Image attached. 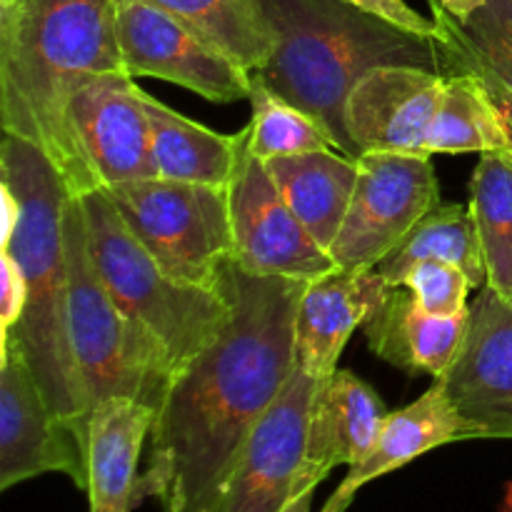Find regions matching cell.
I'll use <instances>...</instances> for the list:
<instances>
[{"label": "cell", "instance_id": "cell-1", "mask_svg": "<svg viewBox=\"0 0 512 512\" xmlns=\"http://www.w3.org/2000/svg\"><path fill=\"white\" fill-rule=\"evenodd\" d=\"M308 280L255 275L225 260L230 318L170 378L155 408L140 495L165 512H210L250 433L295 373V315Z\"/></svg>", "mask_w": 512, "mask_h": 512}, {"label": "cell", "instance_id": "cell-2", "mask_svg": "<svg viewBox=\"0 0 512 512\" xmlns=\"http://www.w3.org/2000/svg\"><path fill=\"white\" fill-rule=\"evenodd\" d=\"M115 0L0 3V123L43 150L73 198L88 193L68 128L70 98L88 80L120 73Z\"/></svg>", "mask_w": 512, "mask_h": 512}, {"label": "cell", "instance_id": "cell-3", "mask_svg": "<svg viewBox=\"0 0 512 512\" xmlns=\"http://www.w3.org/2000/svg\"><path fill=\"white\" fill-rule=\"evenodd\" d=\"M275 33V50L253 70L273 93L313 115L330 143L360 158L348 130L355 85L383 65L443 70L438 40L410 33L345 0H260Z\"/></svg>", "mask_w": 512, "mask_h": 512}, {"label": "cell", "instance_id": "cell-4", "mask_svg": "<svg viewBox=\"0 0 512 512\" xmlns=\"http://www.w3.org/2000/svg\"><path fill=\"white\" fill-rule=\"evenodd\" d=\"M0 180L20 203L18 225L0 250L13 255L25 278V310L5 340L23 353L50 408L88 445L90 420L68 338L63 215L73 195L43 150L10 133L0 143Z\"/></svg>", "mask_w": 512, "mask_h": 512}, {"label": "cell", "instance_id": "cell-5", "mask_svg": "<svg viewBox=\"0 0 512 512\" xmlns=\"http://www.w3.org/2000/svg\"><path fill=\"white\" fill-rule=\"evenodd\" d=\"M68 273V338L85 418L108 398H133L158 408L173 370L160 345L120 308L100 280L80 198L63 215Z\"/></svg>", "mask_w": 512, "mask_h": 512}, {"label": "cell", "instance_id": "cell-6", "mask_svg": "<svg viewBox=\"0 0 512 512\" xmlns=\"http://www.w3.org/2000/svg\"><path fill=\"white\" fill-rule=\"evenodd\" d=\"M80 205L100 280L115 303L160 345L175 375L228 323V295L220 285L208 290L173 278L130 233L105 190L83 195Z\"/></svg>", "mask_w": 512, "mask_h": 512}, {"label": "cell", "instance_id": "cell-7", "mask_svg": "<svg viewBox=\"0 0 512 512\" xmlns=\"http://www.w3.org/2000/svg\"><path fill=\"white\" fill-rule=\"evenodd\" d=\"M130 233L173 278L218 290L233 255L228 190L143 178L105 188Z\"/></svg>", "mask_w": 512, "mask_h": 512}, {"label": "cell", "instance_id": "cell-8", "mask_svg": "<svg viewBox=\"0 0 512 512\" xmlns=\"http://www.w3.org/2000/svg\"><path fill=\"white\" fill-rule=\"evenodd\" d=\"M433 155L363 153L348 215L330 248L335 268L375 270L440 205Z\"/></svg>", "mask_w": 512, "mask_h": 512}, {"label": "cell", "instance_id": "cell-9", "mask_svg": "<svg viewBox=\"0 0 512 512\" xmlns=\"http://www.w3.org/2000/svg\"><path fill=\"white\" fill-rule=\"evenodd\" d=\"M115 28L133 78L168 80L218 105L250 98V70L175 15L143 0H115Z\"/></svg>", "mask_w": 512, "mask_h": 512}, {"label": "cell", "instance_id": "cell-10", "mask_svg": "<svg viewBox=\"0 0 512 512\" xmlns=\"http://www.w3.org/2000/svg\"><path fill=\"white\" fill-rule=\"evenodd\" d=\"M225 190L233 230L230 260L235 265L255 275L308 283L335 270L328 250L320 248L318 240L285 203L268 165L250 153L248 138Z\"/></svg>", "mask_w": 512, "mask_h": 512}, {"label": "cell", "instance_id": "cell-11", "mask_svg": "<svg viewBox=\"0 0 512 512\" xmlns=\"http://www.w3.org/2000/svg\"><path fill=\"white\" fill-rule=\"evenodd\" d=\"M45 473H63L88 490V445L50 408L10 340L0 345V490Z\"/></svg>", "mask_w": 512, "mask_h": 512}, {"label": "cell", "instance_id": "cell-12", "mask_svg": "<svg viewBox=\"0 0 512 512\" xmlns=\"http://www.w3.org/2000/svg\"><path fill=\"white\" fill-rule=\"evenodd\" d=\"M320 383L295 368L250 433L210 512H283L298 498L310 405Z\"/></svg>", "mask_w": 512, "mask_h": 512}, {"label": "cell", "instance_id": "cell-13", "mask_svg": "<svg viewBox=\"0 0 512 512\" xmlns=\"http://www.w3.org/2000/svg\"><path fill=\"white\" fill-rule=\"evenodd\" d=\"M68 128L88 193L155 178L143 88L125 70L95 75L70 98Z\"/></svg>", "mask_w": 512, "mask_h": 512}, {"label": "cell", "instance_id": "cell-14", "mask_svg": "<svg viewBox=\"0 0 512 512\" xmlns=\"http://www.w3.org/2000/svg\"><path fill=\"white\" fill-rule=\"evenodd\" d=\"M438 380L475 438L512 440V300L488 285L480 290L463 345Z\"/></svg>", "mask_w": 512, "mask_h": 512}, {"label": "cell", "instance_id": "cell-15", "mask_svg": "<svg viewBox=\"0 0 512 512\" xmlns=\"http://www.w3.org/2000/svg\"><path fill=\"white\" fill-rule=\"evenodd\" d=\"M443 88L445 73L418 65L370 70L348 98V130L358 153L428 155Z\"/></svg>", "mask_w": 512, "mask_h": 512}, {"label": "cell", "instance_id": "cell-16", "mask_svg": "<svg viewBox=\"0 0 512 512\" xmlns=\"http://www.w3.org/2000/svg\"><path fill=\"white\" fill-rule=\"evenodd\" d=\"M388 405L353 370H335L318 385L310 405L300 495L315 490L338 465L368 458L388 418Z\"/></svg>", "mask_w": 512, "mask_h": 512}, {"label": "cell", "instance_id": "cell-17", "mask_svg": "<svg viewBox=\"0 0 512 512\" xmlns=\"http://www.w3.org/2000/svg\"><path fill=\"white\" fill-rule=\"evenodd\" d=\"M378 270L335 268L303 290L295 315V363L325 380L338 370L350 335L370 320L388 295Z\"/></svg>", "mask_w": 512, "mask_h": 512}, {"label": "cell", "instance_id": "cell-18", "mask_svg": "<svg viewBox=\"0 0 512 512\" xmlns=\"http://www.w3.org/2000/svg\"><path fill=\"white\" fill-rule=\"evenodd\" d=\"M473 438L475 430L455 408L443 380H435L415 403L388 413L378 443L373 445L368 458L348 470L343 483L335 488L320 512H345L363 485L413 463L415 458L440 445Z\"/></svg>", "mask_w": 512, "mask_h": 512}, {"label": "cell", "instance_id": "cell-19", "mask_svg": "<svg viewBox=\"0 0 512 512\" xmlns=\"http://www.w3.org/2000/svg\"><path fill=\"white\" fill-rule=\"evenodd\" d=\"M155 408L133 398H108L88 423L90 512H133L140 495V455Z\"/></svg>", "mask_w": 512, "mask_h": 512}, {"label": "cell", "instance_id": "cell-20", "mask_svg": "<svg viewBox=\"0 0 512 512\" xmlns=\"http://www.w3.org/2000/svg\"><path fill=\"white\" fill-rule=\"evenodd\" d=\"M468 315L470 310L450 318L428 315L408 290L390 288L380 308L363 325V333L368 348L380 360L408 375L428 373L438 380L448 373L463 345Z\"/></svg>", "mask_w": 512, "mask_h": 512}, {"label": "cell", "instance_id": "cell-21", "mask_svg": "<svg viewBox=\"0 0 512 512\" xmlns=\"http://www.w3.org/2000/svg\"><path fill=\"white\" fill-rule=\"evenodd\" d=\"M143 105L150 120V153H153L155 178L228 188L238 168L248 128L233 135L215 133L170 105L160 103L145 90Z\"/></svg>", "mask_w": 512, "mask_h": 512}, {"label": "cell", "instance_id": "cell-22", "mask_svg": "<svg viewBox=\"0 0 512 512\" xmlns=\"http://www.w3.org/2000/svg\"><path fill=\"white\" fill-rule=\"evenodd\" d=\"M265 165L290 210L320 248L330 253L353 200L358 158H348L333 148L275 158Z\"/></svg>", "mask_w": 512, "mask_h": 512}, {"label": "cell", "instance_id": "cell-23", "mask_svg": "<svg viewBox=\"0 0 512 512\" xmlns=\"http://www.w3.org/2000/svg\"><path fill=\"white\" fill-rule=\"evenodd\" d=\"M425 260L455 265L468 275L475 290L485 288L488 270H485L483 248H480L470 205H435L375 270L388 288H400V278L405 275V270L425 263Z\"/></svg>", "mask_w": 512, "mask_h": 512}, {"label": "cell", "instance_id": "cell-24", "mask_svg": "<svg viewBox=\"0 0 512 512\" xmlns=\"http://www.w3.org/2000/svg\"><path fill=\"white\" fill-rule=\"evenodd\" d=\"M428 5L445 75L485 70L512 83V0H485L465 23L455 20L440 0H428Z\"/></svg>", "mask_w": 512, "mask_h": 512}, {"label": "cell", "instance_id": "cell-25", "mask_svg": "<svg viewBox=\"0 0 512 512\" xmlns=\"http://www.w3.org/2000/svg\"><path fill=\"white\" fill-rule=\"evenodd\" d=\"M183 20L188 28L238 60L258 70L275 50V33L260 0H143Z\"/></svg>", "mask_w": 512, "mask_h": 512}, {"label": "cell", "instance_id": "cell-26", "mask_svg": "<svg viewBox=\"0 0 512 512\" xmlns=\"http://www.w3.org/2000/svg\"><path fill=\"white\" fill-rule=\"evenodd\" d=\"M428 155L508 153L503 123L488 90L475 73L445 75L443 98L430 125Z\"/></svg>", "mask_w": 512, "mask_h": 512}, {"label": "cell", "instance_id": "cell-27", "mask_svg": "<svg viewBox=\"0 0 512 512\" xmlns=\"http://www.w3.org/2000/svg\"><path fill=\"white\" fill-rule=\"evenodd\" d=\"M470 213L483 248L488 288L512 300V155L480 153L470 180Z\"/></svg>", "mask_w": 512, "mask_h": 512}, {"label": "cell", "instance_id": "cell-28", "mask_svg": "<svg viewBox=\"0 0 512 512\" xmlns=\"http://www.w3.org/2000/svg\"><path fill=\"white\" fill-rule=\"evenodd\" d=\"M250 123L248 148L263 163L290 155L333 150L323 125L303 108L273 93L260 78L250 73Z\"/></svg>", "mask_w": 512, "mask_h": 512}, {"label": "cell", "instance_id": "cell-29", "mask_svg": "<svg viewBox=\"0 0 512 512\" xmlns=\"http://www.w3.org/2000/svg\"><path fill=\"white\" fill-rule=\"evenodd\" d=\"M400 288L413 295L420 310L440 318L468 313V295L475 290L463 270L438 260H425L405 270Z\"/></svg>", "mask_w": 512, "mask_h": 512}, {"label": "cell", "instance_id": "cell-30", "mask_svg": "<svg viewBox=\"0 0 512 512\" xmlns=\"http://www.w3.org/2000/svg\"><path fill=\"white\" fill-rule=\"evenodd\" d=\"M25 310V278L10 253L0 250V343L13 333Z\"/></svg>", "mask_w": 512, "mask_h": 512}, {"label": "cell", "instance_id": "cell-31", "mask_svg": "<svg viewBox=\"0 0 512 512\" xmlns=\"http://www.w3.org/2000/svg\"><path fill=\"white\" fill-rule=\"evenodd\" d=\"M345 3L355 5L360 10H368V13L378 15V18L390 20V23L400 25V28L410 30V33L430 35L435 38V20L428 15L418 13L413 5H408L405 0H345Z\"/></svg>", "mask_w": 512, "mask_h": 512}, {"label": "cell", "instance_id": "cell-32", "mask_svg": "<svg viewBox=\"0 0 512 512\" xmlns=\"http://www.w3.org/2000/svg\"><path fill=\"white\" fill-rule=\"evenodd\" d=\"M468 73L478 75L480 83L488 90L490 100H493L495 110L500 115V123H503L505 138H508V153L512 155V83H505L498 75L485 73V70H468Z\"/></svg>", "mask_w": 512, "mask_h": 512}, {"label": "cell", "instance_id": "cell-33", "mask_svg": "<svg viewBox=\"0 0 512 512\" xmlns=\"http://www.w3.org/2000/svg\"><path fill=\"white\" fill-rule=\"evenodd\" d=\"M0 205H3V225H0V248H3V245H8L10 235H13L20 218L18 198H15L13 188L8 183H3V180H0Z\"/></svg>", "mask_w": 512, "mask_h": 512}, {"label": "cell", "instance_id": "cell-34", "mask_svg": "<svg viewBox=\"0 0 512 512\" xmlns=\"http://www.w3.org/2000/svg\"><path fill=\"white\" fill-rule=\"evenodd\" d=\"M440 5H443L455 20L465 23V20H470V15H473L475 10L483 8L485 0H440Z\"/></svg>", "mask_w": 512, "mask_h": 512}, {"label": "cell", "instance_id": "cell-35", "mask_svg": "<svg viewBox=\"0 0 512 512\" xmlns=\"http://www.w3.org/2000/svg\"><path fill=\"white\" fill-rule=\"evenodd\" d=\"M313 493L315 490H308V493L298 495L283 512H310V508H313Z\"/></svg>", "mask_w": 512, "mask_h": 512}, {"label": "cell", "instance_id": "cell-36", "mask_svg": "<svg viewBox=\"0 0 512 512\" xmlns=\"http://www.w3.org/2000/svg\"><path fill=\"white\" fill-rule=\"evenodd\" d=\"M0 3H5V0H0Z\"/></svg>", "mask_w": 512, "mask_h": 512}]
</instances>
